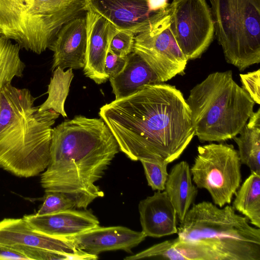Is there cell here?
Masks as SVG:
<instances>
[{
    "instance_id": "cell-1",
    "label": "cell",
    "mask_w": 260,
    "mask_h": 260,
    "mask_svg": "<svg viewBox=\"0 0 260 260\" xmlns=\"http://www.w3.org/2000/svg\"><path fill=\"white\" fill-rule=\"evenodd\" d=\"M118 145L101 118L82 115L52 128L49 165L41 174L45 193L58 192L86 209L104 192L95 185L119 152Z\"/></svg>"
},
{
    "instance_id": "cell-2",
    "label": "cell",
    "mask_w": 260,
    "mask_h": 260,
    "mask_svg": "<svg viewBox=\"0 0 260 260\" xmlns=\"http://www.w3.org/2000/svg\"><path fill=\"white\" fill-rule=\"evenodd\" d=\"M0 95V168L19 177L37 176L49 165L52 126L59 114L39 111L29 90L11 83Z\"/></svg>"
},
{
    "instance_id": "cell-3",
    "label": "cell",
    "mask_w": 260,
    "mask_h": 260,
    "mask_svg": "<svg viewBox=\"0 0 260 260\" xmlns=\"http://www.w3.org/2000/svg\"><path fill=\"white\" fill-rule=\"evenodd\" d=\"M232 206L193 204L177 228L174 246L187 260H260V229Z\"/></svg>"
},
{
    "instance_id": "cell-4",
    "label": "cell",
    "mask_w": 260,
    "mask_h": 260,
    "mask_svg": "<svg viewBox=\"0 0 260 260\" xmlns=\"http://www.w3.org/2000/svg\"><path fill=\"white\" fill-rule=\"evenodd\" d=\"M186 102L194 136L202 143L223 142L237 136L255 104L234 81L231 70L209 74L190 90Z\"/></svg>"
},
{
    "instance_id": "cell-5",
    "label": "cell",
    "mask_w": 260,
    "mask_h": 260,
    "mask_svg": "<svg viewBox=\"0 0 260 260\" xmlns=\"http://www.w3.org/2000/svg\"><path fill=\"white\" fill-rule=\"evenodd\" d=\"M86 11L85 0H0V35L40 54L65 24Z\"/></svg>"
},
{
    "instance_id": "cell-6",
    "label": "cell",
    "mask_w": 260,
    "mask_h": 260,
    "mask_svg": "<svg viewBox=\"0 0 260 260\" xmlns=\"http://www.w3.org/2000/svg\"><path fill=\"white\" fill-rule=\"evenodd\" d=\"M226 62L243 71L260 62V0H209Z\"/></svg>"
},
{
    "instance_id": "cell-7",
    "label": "cell",
    "mask_w": 260,
    "mask_h": 260,
    "mask_svg": "<svg viewBox=\"0 0 260 260\" xmlns=\"http://www.w3.org/2000/svg\"><path fill=\"white\" fill-rule=\"evenodd\" d=\"M190 168L192 181L210 193L214 204H231L242 182L241 163L232 144L220 142L199 146Z\"/></svg>"
},
{
    "instance_id": "cell-8",
    "label": "cell",
    "mask_w": 260,
    "mask_h": 260,
    "mask_svg": "<svg viewBox=\"0 0 260 260\" xmlns=\"http://www.w3.org/2000/svg\"><path fill=\"white\" fill-rule=\"evenodd\" d=\"M133 52L146 62L161 83L184 74L188 60L170 28L169 4L146 30L135 35Z\"/></svg>"
},
{
    "instance_id": "cell-9",
    "label": "cell",
    "mask_w": 260,
    "mask_h": 260,
    "mask_svg": "<svg viewBox=\"0 0 260 260\" xmlns=\"http://www.w3.org/2000/svg\"><path fill=\"white\" fill-rule=\"evenodd\" d=\"M169 9L170 28L181 51L188 60L200 58L214 35L206 0H173Z\"/></svg>"
},
{
    "instance_id": "cell-10",
    "label": "cell",
    "mask_w": 260,
    "mask_h": 260,
    "mask_svg": "<svg viewBox=\"0 0 260 260\" xmlns=\"http://www.w3.org/2000/svg\"><path fill=\"white\" fill-rule=\"evenodd\" d=\"M86 11L104 17L119 30L135 35L146 30L160 11L150 10L148 0H85Z\"/></svg>"
},
{
    "instance_id": "cell-11",
    "label": "cell",
    "mask_w": 260,
    "mask_h": 260,
    "mask_svg": "<svg viewBox=\"0 0 260 260\" xmlns=\"http://www.w3.org/2000/svg\"><path fill=\"white\" fill-rule=\"evenodd\" d=\"M85 15L86 49L83 72L86 77L101 84L109 79L105 72V59L112 39L119 30L91 10H87Z\"/></svg>"
},
{
    "instance_id": "cell-12",
    "label": "cell",
    "mask_w": 260,
    "mask_h": 260,
    "mask_svg": "<svg viewBox=\"0 0 260 260\" xmlns=\"http://www.w3.org/2000/svg\"><path fill=\"white\" fill-rule=\"evenodd\" d=\"M42 248L68 253L79 249L70 238L52 236L32 228L23 218H6L0 221V247L15 246Z\"/></svg>"
},
{
    "instance_id": "cell-13",
    "label": "cell",
    "mask_w": 260,
    "mask_h": 260,
    "mask_svg": "<svg viewBox=\"0 0 260 260\" xmlns=\"http://www.w3.org/2000/svg\"><path fill=\"white\" fill-rule=\"evenodd\" d=\"M146 237L142 231H134L125 226L99 225L70 238L79 249L98 255L103 252L117 250L132 253V249Z\"/></svg>"
},
{
    "instance_id": "cell-14",
    "label": "cell",
    "mask_w": 260,
    "mask_h": 260,
    "mask_svg": "<svg viewBox=\"0 0 260 260\" xmlns=\"http://www.w3.org/2000/svg\"><path fill=\"white\" fill-rule=\"evenodd\" d=\"M48 49L53 52L52 72L57 67L63 70L83 68L86 49L85 15L78 17L65 24Z\"/></svg>"
},
{
    "instance_id": "cell-15",
    "label": "cell",
    "mask_w": 260,
    "mask_h": 260,
    "mask_svg": "<svg viewBox=\"0 0 260 260\" xmlns=\"http://www.w3.org/2000/svg\"><path fill=\"white\" fill-rule=\"evenodd\" d=\"M23 218L35 230L55 237L70 238L100 225L91 211L73 209L56 213L25 215Z\"/></svg>"
},
{
    "instance_id": "cell-16",
    "label": "cell",
    "mask_w": 260,
    "mask_h": 260,
    "mask_svg": "<svg viewBox=\"0 0 260 260\" xmlns=\"http://www.w3.org/2000/svg\"><path fill=\"white\" fill-rule=\"evenodd\" d=\"M142 232L146 237L160 238L177 233V213L165 190H157L138 205Z\"/></svg>"
},
{
    "instance_id": "cell-17",
    "label": "cell",
    "mask_w": 260,
    "mask_h": 260,
    "mask_svg": "<svg viewBox=\"0 0 260 260\" xmlns=\"http://www.w3.org/2000/svg\"><path fill=\"white\" fill-rule=\"evenodd\" d=\"M109 79L115 100L128 96L145 85L161 83L146 62L134 52L127 56L121 71Z\"/></svg>"
},
{
    "instance_id": "cell-18",
    "label": "cell",
    "mask_w": 260,
    "mask_h": 260,
    "mask_svg": "<svg viewBox=\"0 0 260 260\" xmlns=\"http://www.w3.org/2000/svg\"><path fill=\"white\" fill-rule=\"evenodd\" d=\"M164 190L176 210L180 222H182L198 192V187L192 183L188 162L181 161L172 167Z\"/></svg>"
},
{
    "instance_id": "cell-19",
    "label": "cell",
    "mask_w": 260,
    "mask_h": 260,
    "mask_svg": "<svg viewBox=\"0 0 260 260\" xmlns=\"http://www.w3.org/2000/svg\"><path fill=\"white\" fill-rule=\"evenodd\" d=\"M248 122L233 138L237 144L241 164L260 174V109L253 112Z\"/></svg>"
},
{
    "instance_id": "cell-20",
    "label": "cell",
    "mask_w": 260,
    "mask_h": 260,
    "mask_svg": "<svg viewBox=\"0 0 260 260\" xmlns=\"http://www.w3.org/2000/svg\"><path fill=\"white\" fill-rule=\"evenodd\" d=\"M233 207L247 218L249 223L260 228V174L250 175L235 192Z\"/></svg>"
},
{
    "instance_id": "cell-21",
    "label": "cell",
    "mask_w": 260,
    "mask_h": 260,
    "mask_svg": "<svg viewBox=\"0 0 260 260\" xmlns=\"http://www.w3.org/2000/svg\"><path fill=\"white\" fill-rule=\"evenodd\" d=\"M48 85L47 100L39 106V111L52 109L63 117L67 116L64 106L69 92L70 86L74 76L72 69L66 71L60 67L56 68Z\"/></svg>"
},
{
    "instance_id": "cell-22",
    "label": "cell",
    "mask_w": 260,
    "mask_h": 260,
    "mask_svg": "<svg viewBox=\"0 0 260 260\" xmlns=\"http://www.w3.org/2000/svg\"><path fill=\"white\" fill-rule=\"evenodd\" d=\"M20 49L17 44L0 35V90L14 77L23 76L25 64L20 58Z\"/></svg>"
},
{
    "instance_id": "cell-23",
    "label": "cell",
    "mask_w": 260,
    "mask_h": 260,
    "mask_svg": "<svg viewBox=\"0 0 260 260\" xmlns=\"http://www.w3.org/2000/svg\"><path fill=\"white\" fill-rule=\"evenodd\" d=\"M9 249L21 253L28 260H96L99 258L98 255L90 254L83 251L68 253L23 246Z\"/></svg>"
},
{
    "instance_id": "cell-24",
    "label": "cell",
    "mask_w": 260,
    "mask_h": 260,
    "mask_svg": "<svg viewBox=\"0 0 260 260\" xmlns=\"http://www.w3.org/2000/svg\"><path fill=\"white\" fill-rule=\"evenodd\" d=\"M174 239L167 240L131 256L125 260H137L148 258H159L170 260H187L183 254L174 246Z\"/></svg>"
},
{
    "instance_id": "cell-25",
    "label": "cell",
    "mask_w": 260,
    "mask_h": 260,
    "mask_svg": "<svg viewBox=\"0 0 260 260\" xmlns=\"http://www.w3.org/2000/svg\"><path fill=\"white\" fill-rule=\"evenodd\" d=\"M148 185L153 190L163 191L169 173L168 164L151 159H141Z\"/></svg>"
},
{
    "instance_id": "cell-26",
    "label": "cell",
    "mask_w": 260,
    "mask_h": 260,
    "mask_svg": "<svg viewBox=\"0 0 260 260\" xmlns=\"http://www.w3.org/2000/svg\"><path fill=\"white\" fill-rule=\"evenodd\" d=\"M45 193L44 202L35 214L37 215L53 214L76 208L75 201L63 193L58 192Z\"/></svg>"
},
{
    "instance_id": "cell-27",
    "label": "cell",
    "mask_w": 260,
    "mask_h": 260,
    "mask_svg": "<svg viewBox=\"0 0 260 260\" xmlns=\"http://www.w3.org/2000/svg\"><path fill=\"white\" fill-rule=\"evenodd\" d=\"M135 35L132 32L119 30L113 37L109 49L121 57H125L133 52Z\"/></svg>"
},
{
    "instance_id": "cell-28",
    "label": "cell",
    "mask_w": 260,
    "mask_h": 260,
    "mask_svg": "<svg viewBox=\"0 0 260 260\" xmlns=\"http://www.w3.org/2000/svg\"><path fill=\"white\" fill-rule=\"evenodd\" d=\"M242 88L255 103L260 104V70L240 74Z\"/></svg>"
},
{
    "instance_id": "cell-29",
    "label": "cell",
    "mask_w": 260,
    "mask_h": 260,
    "mask_svg": "<svg viewBox=\"0 0 260 260\" xmlns=\"http://www.w3.org/2000/svg\"><path fill=\"white\" fill-rule=\"evenodd\" d=\"M127 56L121 57L108 50L105 63V72L109 76L113 77L118 74L124 68Z\"/></svg>"
},
{
    "instance_id": "cell-30",
    "label": "cell",
    "mask_w": 260,
    "mask_h": 260,
    "mask_svg": "<svg viewBox=\"0 0 260 260\" xmlns=\"http://www.w3.org/2000/svg\"><path fill=\"white\" fill-rule=\"evenodd\" d=\"M0 259H27L24 255L13 250L0 247Z\"/></svg>"
},
{
    "instance_id": "cell-31",
    "label": "cell",
    "mask_w": 260,
    "mask_h": 260,
    "mask_svg": "<svg viewBox=\"0 0 260 260\" xmlns=\"http://www.w3.org/2000/svg\"><path fill=\"white\" fill-rule=\"evenodd\" d=\"M168 0H148V4L150 10L159 11L165 9L168 5Z\"/></svg>"
},
{
    "instance_id": "cell-32",
    "label": "cell",
    "mask_w": 260,
    "mask_h": 260,
    "mask_svg": "<svg viewBox=\"0 0 260 260\" xmlns=\"http://www.w3.org/2000/svg\"><path fill=\"white\" fill-rule=\"evenodd\" d=\"M0 110H1V95H0Z\"/></svg>"
}]
</instances>
